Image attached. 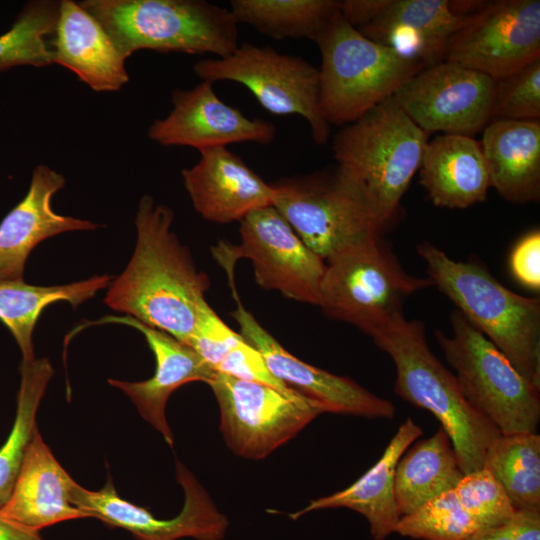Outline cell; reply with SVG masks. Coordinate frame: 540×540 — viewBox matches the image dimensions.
Segmentation results:
<instances>
[{
  "label": "cell",
  "instance_id": "obj_1",
  "mask_svg": "<svg viewBox=\"0 0 540 540\" xmlns=\"http://www.w3.org/2000/svg\"><path fill=\"white\" fill-rule=\"evenodd\" d=\"M173 219L167 205L156 204L150 195L140 198L134 252L109 284L104 303L185 344L210 282L170 230Z\"/></svg>",
  "mask_w": 540,
  "mask_h": 540
},
{
  "label": "cell",
  "instance_id": "obj_2",
  "mask_svg": "<svg viewBox=\"0 0 540 540\" xmlns=\"http://www.w3.org/2000/svg\"><path fill=\"white\" fill-rule=\"evenodd\" d=\"M370 337L395 365V393L438 419L462 472L483 468L489 446L501 433L468 403L456 376L431 351L425 325L402 314Z\"/></svg>",
  "mask_w": 540,
  "mask_h": 540
},
{
  "label": "cell",
  "instance_id": "obj_3",
  "mask_svg": "<svg viewBox=\"0 0 540 540\" xmlns=\"http://www.w3.org/2000/svg\"><path fill=\"white\" fill-rule=\"evenodd\" d=\"M429 135L390 97L333 138L338 169L356 186L384 230L420 167Z\"/></svg>",
  "mask_w": 540,
  "mask_h": 540
},
{
  "label": "cell",
  "instance_id": "obj_4",
  "mask_svg": "<svg viewBox=\"0 0 540 540\" xmlns=\"http://www.w3.org/2000/svg\"><path fill=\"white\" fill-rule=\"evenodd\" d=\"M417 251L433 285L540 390V300L516 294L481 265L455 261L428 242Z\"/></svg>",
  "mask_w": 540,
  "mask_h": 540
},
{
  "label": "cell",
  "instance_id": "obj_5",
  "mask_svg": "<svg viewBox=\"0 0 540 540\" xmlns=\"http://www.w3.org/2000/svg\"><path fill=\"white\" fill-rule=\"evenodd\" d=\"M127 59L138 50L231 55L239 46L231 11L204 0H85Z\"/></svg>",
  "mask_w": 540,
  "mask_h": 540
},
{
  "label": "cell",
  "instance_id": "obj_6",
  "mask_svg": "<svg viewBox=\"0 0 540 540\" xmlns=\"http://www.w3.org/2000/svg\"><path fill=\"white\" fill-rule=\"evenodd\" d=\"M314 41L322 58L319 109L329 125L356 121L424 68L366 38L339 9Z\"/></svg>",
  "mask_w": 540,
  "mask_h": 540
},
{
  "label": "cell",
  "instance_id": "obj_7",
  "mask_svg": "<svg viewBox=\"0 0 540 540\" xmlns=\"http://www.w3.org/2000/svg\"><path fill=\"white\" fill-rule=\"evenodd\" d=\"M450 321L452 334L435 337L468 403L503 435L536 432L540 390L458 310Z\"/></svg>",
  "mask_w": 540,
  "mask_h": 540
},
{
  "label": "cell",
  "instance_id": "obj_8",
  "mask_svg": "<svg viewBox=\"0 0 540 540\" xmlns=\"http://www.w3.org/2000/svg\"><path fill=\"white\" fill-rule=\"evenodd\" d=\"M433 285L408 274L381 237L351 247L327 261L318 306L367 335L403 314L404 301Z\"/></svg>",
  "mask_w": 540,
  "mask_h": 540
},
{
  "label": "cell",
  "instance_id": "obj_9",
  "mask_svg": "<svg viewBox=\"0 0 540 540\" xmlns=\"http://www.w3.org/2000/svg\"><path fill=\"white\" fill-rule=\"evenodd\" d=\"M271 185L273 206L302 242L326 262L384 232L361 193L337 166Z\"/></svg>",
  "mask_w": 540,
  "mask_h": 540
},
{
  "label": "cell",
  "instance_id": "obj_10",
  "mask_svg": "<svg viewBox=\"0 0 540 540\" xmlns=\"http://www.w3.org/2000/svg\"><path fill=\"white\" fill-rule=\"evenodd\" d=\"M193 71L213 83L242 84L265 110L277 116L303 117L313 141L319 145L327 142L330 125L319 109V68L305 59L243 42L227 57L197 61Z\"/></svg>",
  "mask_w": 540,
  "mask_h": 540
},
{
  "label": "cell",
  "instance_id": "obj_11",
  "mask_svg": "<svg viewBox=\"0 0 540 540\" xmlns=\"http://www.w3.org/2000/svg\"><path fill=\"white\" fill-rule=\"evenodd\" d=\"M241 243L220 242L212 248L215 260L234 269L239 258L250 259L257 284L285 297L318 304L326 264L312 252L273 206L252 211L240 221Z\"/></svg>",
  "mask_w": 540,
  "mask_h": 540
},
{
  "label": "cell",
  "instance_id": "obj_12",
  "mask_svg": "<svg viewBox=\"0 0 540 540\" xmlns=\"http://www.w3.org/2000/svg\"><path fill=\"white\" fill-rule=\"evenodd\" d=\"M220 410V430L228 447L247 459H262L299 433L323 407L305 397L215 373L208 382Z\"/></svg>",
  "mask_w": 540,
  "mask_h": 540
},
{
  "label": "cell",
  "instance_id": "obj_13",
  "mask_svg": "<svg viewBox=\"0 0 540 540\" xmlns=\"http://www.w3.org/2000/svg\"><path fill=\"white\" fill-rule=\"evenodd\" d=\"M497 81L457 63L423 68L392 96L427 133L472 137L491 121Z\"/></svg>",
  "mask_w": 540,
  "mask_h": 540
},
{
  "label": "cell",
  "instance_id": "obj_14",
  "mask_svg": "<svg viewBox=\"0 0 540 540\" xmlns=\"http://www.w3.org/2000/svg\"><path fill=\"white\" fill-rule=\"evenodd\" d=\"M540 58V1L483 2L449 40L445 60L499 81Z\"/></svg>",
  "mask_w": 540,
  "mask_h": 540
},
{
  "label": "cell",
  "instance_id": "obj_15",
  "mask_svg": "<svg viewBox=\"0 0 540 540\" xmlns=\"http://www.w3.org/2000/svg\"><path fill=\"white\" fill-rule=\"evenodd\" d=\"M177 480L183 487L185 500L181 512L169 520L157 519L146 509L122 499L110 477L99 491H89L74 482L69 491V501L88 517L126 529L139 540H177L183 537L222 540L228 527L227 518L216 508L192 473L179 462Z\"/></svg>",
  "mask_w": 540,
  "mask_h": 540
},
{
  "label": "cell",
  "instance_id": "obj_16",
  "mask_svg": "<svg viewBox=\"0 0 540 540\" xmlns=\"http://www.w3.org/2000/svg\"><path fill=\"white\" fill-rule=\"evenodd\" d=\"M229 279L237 304L231 315L240 327V335L260 352L274 377L319 403L325 412L369 419L394 418L395 406L391 401L376 396L348 377L332 374L290 354L243 307L234 278Z\"/></svg>",
  "mask_w": 540,
  "mask_h": 540
},
{
  "label": "cell",
  "instance_id": "obj_17",
  "mask_svg": "<svg viewBox=\"0 0 540 540\" xmlns=\"http://www.w3.org/2000/svg\"><path fill=\"white\" fill-rule=\"evenodd\" d=\"M173 108L148 128V137L162 146H185L198 151L233 143L270 144L276 136L273 123L249 118L223 102L214 83L203 80L192 89L171 92Z\"/></svg>",
  "mask_w": 540,
  "mask_h": 540
},
{
  "label": "cell",
  "instance_id": "obj_18",
  "mask_svg": "<svg viewBox=\"0 0 540 540\" xmlns=\"http://www.w3.org/2000/svg\"><path fill=\"white\" fill-rule=\"evenodd\" d=\"M199 153V161L181 175L194 209L204 219L222 224L241 221L252 211L273 205V186L240 156L226 147Z\"/></svg>",
  "mask_w": 540,
  "mask_h": 540
},
{
  "label": "cell",
  "instance_id": "obj_19",
  "mask_svg": "<svg viewBox=\"0 0 540 540\" xmlns=\"http://www.w3.org/2000/svg\"><path fill=\"white\" fill-rule=\"evenodd\" d=\"M471 16H463L448 0H387L366 25L356 28L424 68L445 60L451 37Z\"/></svg>",
  "mask_w": 540,
  "mask_h": 540
},
{
  "label": "cell",
  "instance_id": "obj_20",
  "mask_svg": "<svg viewBox=\"0 0 540 540\" xmlns=\"http://www.w3.org/2000/svg\"><path fill=\"white\" fill-rule=\"evenodd\" d=\"M104 323L127 325L144 335L155 356L154 375L140 382L109 379L108 383L122 390L135 404L140 415L172 446L173 434L165 415L169 396L178 387L189 382L201 381L208 384L216 372L190 346L133 317L107 316L93 322V324Z\"/></svg>",
  "mask_w": 540,
  "mask_h": 540
},
{
  "label": "cell",
  "instance_id": "obj_21",
  "mask_svg": "<svg viewBox=\"0 0 540 540\" xmlns=\"http://www.w3.org/2000/svg\"><path fill=\"white\" fill-rule=\"evenodd\" d=\"M65 182L61 173L47 165L34 168L26 195L0 223V280H22L29 254L43 240L64 232L99 227L89 220L53 210L52 198Z\"/></svg>",
  "mask_w": 540,
  "mask_h": 540
},
{
  "label": "cell",
  "instance_id": "obj_22",
  "mask_svg": "<svg viewBox=\"0 0 540 540\" xmlns=\"http://www.w3.org/2000/svg\"><path fill=\"white\" fill-rule=\"evenodd\" d=\"M51 48L53 63L71 70L96 92L118 91L129 81L126 58L79 2L60 1Z\"/></svg>",
  "mask_w": 540,
  "mask_h": 540
},
{
  "label": "cell",
  "instance_id": "obj_23",
  "mask_svg": "<svg viewBox=\"0 0 540 540\" xmlns=\"http://www.w3.org/2000/svg\"><path fill=\"white\" fill-rule=\"evenodd\" d=\"M74 482L36 429L0 516L35 532L58 522L88 518L69 501Z\"/></svg>",
  "mask_w": 540,
  "mask_h": 540
},
{
  "label": "cell",
  "instance_id": "obj_24",
  "mask_svg": "<svg viewBox=\"0 0 540 540\" xmlns=\"http://www.w3.org/2000/svg\"><path fill=\"white\" fill-rule=\"evenodd\" d=\"M422 433V428L408 417L391 438L381 458L357 481L339 492L310 501L305 508L288 516L297 520L311 511L349 508L366 518L374 540H385L395 531L401 518L394 492L396 466Z\"/></svg>",
  "mask_w": 540,
  "mask_h": 540
},
{
  "label": "cell",
  "instance_id": "obj_25",
  "mask_svg": "<svg viewBox=\"0 0 540 540\" xmlns=\"http://www.w3.org/2000/svg\"><path fill=\"white\" fill-rule=\"evenodd\" d=\"M419 170L420 184L438 207L464 209L484 202L491 187L480 142L470 136L428 140Z\"/></svg>",
  "mask_w": 540,
  "mask_h": 540
},
{
  "label": "cell",
  "instance_id": "obj_26",
  "mask_svg": "<svg viewBox=\"0 0 540 540\" xmlns=\"http://www.w3.org/2000/svg\"><path fill=\"white\" fill-rule=\"evenodd\" d=\"M491 187L507 201L540 197V121L491 120L480 142Z\"/></svg>",
  "mask_w": 540,
  "mask_h": 540
},
{
  "label": "cell",
  "instance_id": "obj_27",
  "mask_svg": "<svg viewBox=\"0 0 540 540\" xmlns=\"http://www.w3.org/2000/svg\"><path fill=\"white\" fill-rule=\"evenodd\" d=\"M465 474L447 433L440 427L431 437L405 452L395 471V500L401 516L454 489Z\"/></svg>",
  "mask_w": 540,
  "mask_h": 540
},
{
  "label": "cell",
  "instance_id": "obj_28",
  "mask_svg": "<svg viewBox=\"0 0 540 540\" xmlns=\"http://www.w3.org/2000/svg\"><path fill=\"white\" fill-rule=\"evenodd\" d=\"M112 277L92 276L88 279L56 286H36L24 280H0V320L14 336L22 353V361L35 359L32 335L42 311L50 304L65 301L72 307L94 297L109 286Z\"/></svg>",
  "mask_w": 540,
  "mask_h": 540
},
{
  "label": "cell",
  "instance_id": "obj_29",
  "mask_svg": "<svg viewBox=\"0 0 540 540\" xmlns=\"http://www.w3.org/2000/svg\"><path fill=\"white\" fill-rule=\"evenodd\" d=\"M337 0H231L237 24H247L276 39L314 41L338 10Z\"/></svg>",
  "mask_w": 540,
  "mask_h": 540
},
{
  "label": "cell",
  "instance_id": "obj_30",
  "mask_svg": "<svg viewBox=\"0 0 540 540\" xmlns=\"http://www.w3.org/2000/svg\"><path fill=\"white\" fill-rule=\"evenodd\" d=\"M483 468L502 486L515 510H540V435L500 434Z\"/></svg>",
  "mask_w": 540,
  "mask_h": 540
},
{
  "label": "cell",
  "instance_id": "obj_31",
  "mask_svg": "<svg viewBox=\"0 0 540 540\" xmlns=\"http://www.w3.org/2000/svg\"><path fill=\"white\" fill-rule=\"evenodd\" d=\"M19 369L21 381L16 417L9 437L0 449V507L10 497L26 450L37 429L35 418L39 403L54 373L47 358L22 361Z\"/></svg>",
  "mask_w": 540,
  "mask_h": 540
},
{
  "label": "cell",
  "instance_id": "obj_32",
  "mask_svg": "<svg viewBox=\"0 0 540 540\" xmlns=\"http://www.w3.org/2000/svg\"><path fill=\"white\" fill-rule=\"evenodd\" d=\"M60 1L32 0L20 10L7 31L0 34V72L18 66L53 64L49 36H53Z\"/></svg>",
  "mask_w": 540,
  "mask_h": 540
},
{
  "label": "cell",
  "instance_id": "obj_33",
  "mask_svg": "<svg viewBox=\"0 0 540 540\" xmlns=\"http://www.w3.org/2000/svg\"><path fill=\"white\" fill-rule=\"evenodd\" d=\"M478 530L452 489L401 516L394 532L414 539L464 540Z\"/></svg>",
  "mask_w": 540,
  "mask_h": 540
},
{
  "label": "cell",
  "instance_id": "obj_34",
  "mask_svg": "<svg viewBox=\"0 0 540 540\" xmlns=\"http://www.w3.org/2000/svg\"><path fill=\"white\" fill-rule=\"evenodd\" d=\"M454 491L480 530L505 522L516 511L502 486L485 468L465 474Z\"/></svg>",
  "mask_w": 540,
  "mask_h": 540
},
{
  "label": "cell",
  "instance_id": "obj_35",
  "mask_svg": "<svg viewBox=\"0 0 540 540\" xmlns=\"http://www.w3.org/2000/svg\"><path fill=\"white\" fill-rule=\"evenodd\" d=\"M540 58L497 81L491 120H539Z\"/></svg>",
  "mask_w": 540,
  "mask_h": 540
},
{
  "label": "cell",
  "instance_id": "obj_36",
  "mask_svg": "<svg viewBox=\"0 0 540 540\" xmlns=\"http://www.w3.org/2000/svg\"><path fill=\"white\" fill-rule=\"evenodd\" d=\"M241 338L221 320L205 299L198 305L195 325L185 344L215 371L230 348Z\"/></svg>",
  "mask_w": 540,
  "mask_h": 540
},
{
  "label": "cell",
  "instance_id": "obj_37",
  "mask_svg": "<svg viewBox=\"0 0 540 540\" xmlns=\"http://www.w3.org/2000/svg\"><path fill=\"white\" fill-rule=\"evenodd\" d=\"M464 540H540V510H516L505 522L478 530Z\"/></svg>",
  "mask_w": 540,
  "mask_h": 540
},
{
  "label": "cell",
  "instance_id": "obj_38",
  "mask_svg": "<svg viewBox=\"0 0 540 540\" xmlns=\"http://www.w3.org/2000/svg\"><path fill=\"white\" fill-rule=\"evenodd\" d=\"M511 270L522 284L540 288V232L532 231L514 248L511 255Z\"/></svg>",
  "mask_w": 540,
  "mask_h": 540
},
{
  "label": "cell",
  "instance_id": "obj_39",
  "mask_svg": "<svg viewBox=\"0 0 540 540\" xmlns=\"http://www.w3.org/2000/svg\"><path fill=\"white\" fill-rule=\"evenodd\" d=\"M387 0H343L338 9L346 21L355 28L370 22L386 5Z\"/></svg>",
  "mask_w": 540,
  "mask_h": 540
},
{
  "label": "cell",
  "instance_id": "obj_40",
  "mask_svg": "<svg viewBox=\"0 0 540 540\" xmlns=\"http://www.w3.org/2000/svg\"><path fill=\"white\" fill-rule=\"evenodd\" d=\"M0 540H43L38 532L28 530L0 516Z\"/></svg>",
  "mask_w": 540,
  "mask_h": 540
}]
</instances>
